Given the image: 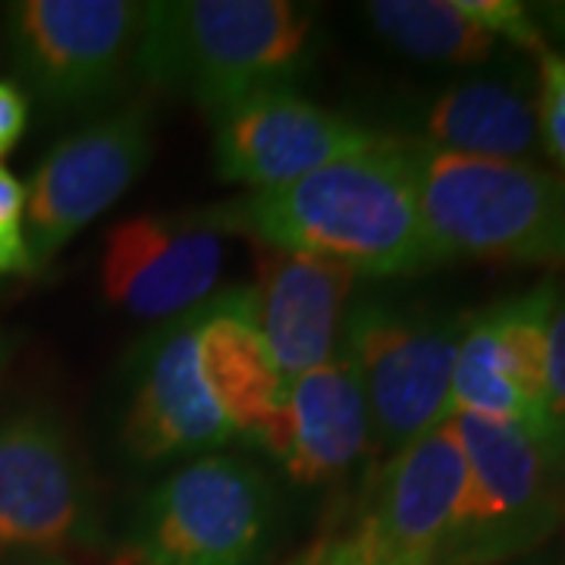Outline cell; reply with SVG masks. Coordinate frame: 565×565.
<instances>
[{
	"label": "cell",
	"instance_id": "obj_1",
	"mask_svg": "<svg viewBox=\"0 0 565 565\" xmlns=\"http://www.w3.org/2000/svg\"><path fill=\"white\" fill-rule=\"evenodd\" d=\"M199 214L223 236L327 258L355 277H418L449 264L424 223L405 141L393 136L289 185L245 192Z\"/></svg>",
	"mask_w": 565,
	"mask_h": 565
},
{
	"label": "cell",
	"instance_id": "obj_2",
	"mask_svg": "<svg viewBox=\"0 0 565 565\" xmlns=\"http://www.w3.org/2000/svg\"><path fill=\"white\" fill-rule=\"evenodd\" d=\"M318 7L292 0H161L145 3L136 76L217 120L311 66Z\"/></svg>",
	"mask_w": 565,
	"mask_h": 565
},
{
	"label": "cell",
	"instance_id": "obj_3",
	"mask_svg": "<svg viewBox=\"0 0 565 565\" xmlns=\"http://www.w3.org/2000/svg\"><path fill=\"white\" fill-rule=\"evenodd\" d=\"M424 223L446 262L565 264V177L403 139Z\"/></svg>",
	"mask_w": 565,
	"mask_h": 565
},
{
	"label": "cell",
	"instance_id": "obj_4",
	"mask_svg": "<svg viewBox=\"0 0 565 565\" xmlns=\"http://www.w3.org/2000/svg\"><path fill=\"white\" fill-rule=\"evenodd\" d=\"M280 525L258 465L211 452L173 468L141 497L107 565H262Z\"/></svg>",
	"mask_w": 565,
	"mask_h": 565
},
{
	"label": "cell",
	"instance_id": "obj_5",
	"mask_svg": "<svg viewBox=\"0 0 565 565\" xmlns=\"http://www.w3.org/2000/svg\"><path fill=\"white\" fill-rule=\"evenodd\" d=\"M107 556L92 468L61 415L25 405L0 418V565H88Z\"/></svg>",
	"mask_w": 565,
	"mask_h": 565
},
{
	"label": "cell",
	"instance_id": "obj_6",
	"mask_svg": "<svg viewBox=\"0 0 565 565\" xmlns=\"http://www.w3.org/2000/svg\"><path fill=\"white\" fill-rule=\"evenodd\" d=\"M465 490L452 422L377 465L289 565H437Z\"/></svg>",
	"mask_w": 565,
	"mask_h": 565
},
{
	"label": "cell",
	"instance_id": "obj_7",
	"mask_svg": "<svg viewBox=\"0 0 565 565\" xmlns=\"http://www.w3.org/2000/svg\"><path fill=\"white\" fill-rule=\"evenodd\" d=\"M468 318L471 311L403 305L374 292L345 308L340 349L359 367L384 459L444 424Z\"/></svg>",
	"mask_w": 565,
	"mask_h": 565
},
{
	"label": "cell",
	"instance_id": "obj_8",
	"mask_svg": "<svg viewBox=\"0 0 565 565\" xmlns=\"http://www.w3.org/2000/svg\"><path fill=\"white\" fill-rule=\"evenodd\" d=\"M465 452V490L437 565H500L522 556L563 519V478L525 427L452 415Z\"/></svg>",
	"mask_w": 565,
	"mask_h": 565
},
{
	"label": "cell",
	"instance_id": "obj_9",
	"mask_svg": "<svg viewBox=\"0 0 565 565\" xmlns=\"http://www.w3.org/2000/svg\"><path fill=\"white\" fill-rule=\"evenodd\" d=\"M141 22L136 0H20L7 7L3 41L17 79L47 110L76 114L136 73Z\"/></svg>",
	"mask_w": 565,
	"mask_h": 565
},
{
	"label": "cell",
	"instance_id": "obj_10",
	"mask_svg": "<svg viewBox=\"0 0 565 565\" xmlns=\"http://www.w3.org/2000/svg\"><path fill=\"white\" fill-rule=\"evenodd\" d=\"M204 315L207 302L158 323L126 362L120 444L141 468L192 462L239 440L204 381Z\"/></svg>",
	"mask_w": 565,
	"mask_h": 565
},
{
	"label": "cell",
	"instance_id": "obj_11",
	"mask_svg": "<svg viewBox=\"0 0 565 565\" xmlns=\"http://www.w3.org/2000/svg\"><path fill=\"white\" fill-rule=\"evenodd\" d=\"M154 154V114L129 102L61 139L25 185V239L32 267L51 264L70 239L107 214Z\"/></svg>",
	"mask_w": 565,
	"mask_h": 565
},
{
	"label": "cell",
	"instance_id": "obj_12",
	"mask_svg": "<svg viewBox=\"0 0 565 565\" xmlns=\"http://www.w3.org/2000/svg\"><path fill=\"white\" fill-rule=\"evenodd\" d=\"M559 282L544 280L475 311L456 355L446 418L481 415L525 427L541 444L546 393V330ZM444 418V422H446Z\"/></svg>",
	"mask_w": 565,
	"mask_h": 565
},
{
	"label": "cell",
	"instance_id": "obj_13",
	"mask_svg": "<svg viewBox=\"0 0 565 565\" xmlns=\"http://www.w3.org/2000/svg\"><path fill=\"white\" fill-rule=\"evenodd\" d=\"M211 122L217 177L248 192L280 189L384 141L364 122L333 114L292 88L252 95Z\"/></svg>",
	"mask_w": 565,
	"mask_h": 565
},
{
	"label": "cell",
	"instance_id": "obj_14",
	"mask_svg": "<svg viewBox=\"0 0 565 565\" xmlns=\"http://www.w3.org/2000/svg\"><path fill=\"white\" fill-rule=\"evenodd\" d=\"M223 233L202 214H139L104 236L102 289L145 321H170L204 305L221 280Z\"/></svg>",
	"mask_w": 565,
	"mask_h": 565
},
{
	"label": "cell",
	"instance_id": "obj_15",
	"mask_svg": "<svg viewBox=\"0 0 565 565\" xmlns=\"http://www.w3.org/2000/svg\"><path fill=\"white\" fill-rule=\"evenodd\" d=\"M302 487L343 481L374 446L362 377L343 349L315 371L286 381L274 422L258 440Z\"/></svg>",
	"mask_w": 565,
	"mask_h": 565
},
{
	"label": "cell",
	"instance_id": "obj_16",
	"mask_svg": "<svg viewBox=\"0 0 565 565\" xmlns=\"http://www.w3.org/2000/svg\"><path fill=\"white\" fill-rule=\"evenodd\" d=\"M355 274L337 262L258 245L255 323L282 381L330 362L343 343Z\"/></svg>",
	"mask_w": 565,
	"mask_h": 565
},
{
	"label": "cell",
	"instance_id": "obj_17",
	"mask_svg": "<svg viewBox=\"0 0 565 565\" xmlns=\"http://www.w3.org/2000/svg\"><path fill=\"white\" fill-rule=\"evenodd\" d=\"M199 352L204 381L221 405L223 418L236 437L258 444L280 408L286 381L255 323L252 289L233 286L207 299Z\"/></svg>",
	"mask_w": 565,
	"mask_h": 565
},
{
	"label": "cell",
	"instance_id": "obj_18",
	"mask_svg": "<svg viewBox=\"0 0 565 565\" xmlns=\"http://www.w3.org/2000/svg\"><path fill=\"white\" fill-rule=\"evenodd\" d=\"M422 126V141L471 158L527 163L541 148L537 92L509 76L452 82L424 107Z\"/></svg>",
	"mask_w": 565,
	"mask_h": 565
},
{
	"label": "cell",
	"instance_id": "obj_19",
	"mask_svg": "<svg viewBox=\"0 0 565 565\" xmlns=\"http://www.w3.org/2000/svg\"><path fill=\"white\" fill-rule=\"evenodd\" d=\"M364 17L390 47L434 66H481L500 47L456 0H371Z\"/></svg>",
	"mask_w": 565,
	"mask_h": 565
},
{
	"label": "cell",
	"instance_id": "obj_20",
	"mask_svg": "<svg viewBox=\"0 0 565 565\" xmlns=\"http://www.w3.org/2000/svg\"><path fill=\"white\" fill-rule=\"evenodd\" d=\"M541 449L553 471L565 481V282L553 305V318L546 330V393Z\"/></svg>",
	"mask_w": 565,
	"mask_h": 565
},
{
	"label": "cell",
	"instance_id": "obj_21",
	"mask_svg": "<svg viewBox=\"0 0 565 565\" xmlns=\"http://www.w3.org/2000/svg\"><path fill=\"white\" fill-rule=\"evenodd\" d=\"M456 3L465 17H471L493 39L509 41L534 57L550 51L544 32L531 17V3H522V0H456Z\"/></svg>",
	"mask_w": 565,
	"mask_h": 565
},
{
	"label": "cell",
	"instance_id": "obj_22",
	"mask_svg": "<svg viewBox=\"0 0 565 565\" xmlns=\"http://www.w3.org/2000/svg\"><path fill=\"white\" fill-rule=\"evenodd\" d=\"M537 120L541 148L565 177V54L553 47L537 57Z\"/></svg>",
	"mask_w": 565,
	"mask_h": 565
},
{
	"label": "cell",
	"instance_id": "obj_23",
	"mask_svg": "<svg viewBox=\"0 0 565 565\" xmlns=\"http://www.w3.org/2000/svg\"><path fill=\"white\" fill-rule=\"evenodd\" d=\"M35 274L25 239V185L0 163V280Z\"/></svg>",
	"mask_w": 565,
	"mask_h": 565
},
{
	"label": "cell",
	"instance_id": "obj_24",
	"mask_svg": "<svg viewBox=\"0 0 565 565\" xmlns=\"http://www.w3.org/2000/svg\"><path fill=\"white\" fill-rule=\"evenodd\" d=\"M29 126V95L20 82L0 79V163L20 145Z\"/></svg>",
	"mask_w": 565,
	"mask_h": 565
},
{
	"label": "cell",
	"instance_id": "obj_25",
	"mask_svg": "<svg viewBox=\"0 0 565 565\" xmlns=\"http://www.w3.org/2000/svg\"><path fill=\"white\" fill-rule=\"evenodd\" d=\"M531 17L537 22V29L544 32L546 44H550V39L559 41L563 44L559 54H565V3H531Z\"/></svg>",
	"mask_w": 565,
	"mask_h": 565
},
{
	"label": "cell",
	"instance_id": "obj_26",
	"mask_svg": "<svg viewBox=\"0 0 565 565\" xmlns=\"http://www.w3.org/2000/svg\"><path fill=\"white\" fill-rule=\"evenodd\" d=\"M0 362H3V343H0Z\"/></svg>",
	"mask_w": 565,
	"mask_h": 565
}]
</instances>
